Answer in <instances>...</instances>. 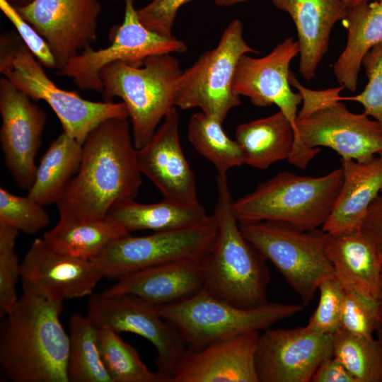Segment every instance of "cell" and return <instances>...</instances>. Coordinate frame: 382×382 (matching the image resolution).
<instances>
[{"mask_svg": "<svg viewBox=\"0 0 382 382\" xmlns=\"http://www.w3.org/2000/svg\"><path fill=\"white\" fill-rule=\"evenodd\" d=\"M127 119L106 120L88 134L79 168L57 203L59 220L103 219L115 204L136 198L142 174Z\"/></svg>", "mask_w": 382, "mask_h": 382, "instance_id": "cell-1", "label": "cell"}, {"mask_svg": "<svg viewBox=\"0 0 382 382\" xmlns=\"http://www.w3.org/2000/svg\"><path fill=\"white\" fill-rule=\"evenodd\" d=\"M62 302L23 291L5 316L0 365L13 382H69V339L61 323Z\"/></svg>", "mask_w": 382, "mask_h": 382, "instance_id": "cell-2", "label": "cell"}, {"mask_svg": "<svg viewBox=\"0 0 382 382\" xmlns=\"http://www.w3.org/2000/svg\"><path fill=\"white\" fill-rule=\"evenodd\" d=\"M233 201L226 175H218L212 214L217 232L202 260L203 289L236 306L257 308L268 303L270 274L265 257L243 236Z\"/></svg>", "mask_w": 382, "mask_h": 382, "instance_id": "cell-3", "label": "cell"}, {"mask_svg": "<svg viewBox=\"0 0 382 382\" xmlns=\"http://www.w3.org/2000/svg\"><path fill=\"white\" fill-rule=\"evenodd\" d=\"M343 181L341 168L320 177L279 173L233 201L238 222L274 221L309 231L323 226Z\"/></svg>", "mask_w": 382, "mask_h": 382, "instance_id": "cell-4", "label": "cell"}, {"mask_svg": "<svg viewBox=\"0 0 382 382\" xmlns=\"http://www.w3.org/2000/svg\"><path fill=\"white\" fill-rule=\"evenodd\" d=\"M15 32L0 37V73L31 99L46 102L56 114L63 132L81 144L88 134L103 121L129 118L122 102H96L57 86L47 75Z\"/></svg>", "mask_w": 382, "mask_h": 382, "instance_id": "cell-5", "label": "cell"}, {"mask_svg": "<svg viewBox=\"0 0 382 382\" xmlns=\"http://www.w3.org/2000/svg\"><path fill=\"white\" fill-rule=\"evenodd\" d=\"M172 54L146 58L141 66L115 62L100 72L105 101L117 97L125 104L137 149L153 137L159 124L175 106V87L182 73Z\"/></svg>", "mask_w": 382, "mask_h": 382, "instance_id": "cell-6", "label": "cell"}, {"mask_svg": "<svg viewBox=\"0 0 382 382\" xmlns=\"http://www.w3.org/2000/svg\"><path fill=\"white\" fill-rule=\"evenodd\" d=\"M160 315L184 338L187 348L199 349L241 334L265 330L301 312L303 303H267L243 308L217 298L204 289L174 303L156 305Z\"/></svg>", "mask_w": 382, "mask_h": 382, "instance_id": "cell-7", "label": "cell"}, {"mask_svg": "<svg viewBox=\"0 0 382 382\" xmlns=\"http://www.w3.org/2000/svg\"><path fill=\"white\" fill-rule=\"evenodd\" d=\"M243 236L270 260L307 306L319 284L335 278L325 252L327 233L274 221L239 222Z\"/></svg>", "mask_w": 382, "mask_h": 382, "instance_id": "cell-8", "label": "cell"}, {"mask_svg": "<svg viewBox=\"0 0 382 382\" xmlns=\"http://www.w3.org/2000/svg\"><path fill=\"white\" fill-rule=\"evenodd\" d=\"M257 52L245 42L242 22L233 20L218 45L182 71L176 82L175 106L199 108L223 124L228 112L241 104L240 96L232 89L238 61L244 54Z\"/></svg>", "mask_w": 382, "mask_h": 382, "instance_id": "cell-9", "label": "cell"}, {"mask_svg": "<svg viewBox=\"0 0 382 382\" xmlns=\"http://www.w3.org/2000/svg\"><path fill=\"white\" fill-rule=\"evenodd\" d=\"M297 137L289 162L301 169L320 151L333 149L343 159L372 160L382 151V127L364 113L350 112L340 101L297 118Z\"/></svg>", "mask_w": 382, "mask_h": 382, "instance_id": "cell-10", "label": "cell"}, {"mask_svg": "<svg viewBox=\"0 0 382 382\" xmlns=\"http://www.w3.org/2000/svg\"><path fill=\"white\" fill-rule=\"evenodd\" d=\"M217 228L213 215L204 223L183 229L144 236L122 237L92 259L103 278L119 280L137 271L166 263L203 259Z\"/></svg>", "mask_w": 382, "mask_h": 382, "instance_id": "cell-11", "label": "cell"}, {"mask_svg": "<svg viewBox=\"0 0 382 382\" xmlns=\"http://www.w3.org/2000/svg\"><path fill=\"white\" fill-rule=\"evenodd\" d=\"M124 1L123 22L110 35L111 44L97 50L92 47L87 48L59 71V74L71 78L80 90L102 93L100 72L108 64L122 62L141 66L149 57L183 53L187 50L185 42L173 35L163 36L146 28L138 17L135 0Z\"/></svg>", "mask_w": 382, "mask_h": 382, "instance_id": "cell-12", "label": "cell"}, {"mask_svg": "<svg viewBox=\"0 0 382 382\" xmlns=\"http://www.w3.org/2000/svg\"><path fill=\"white\" fill-rule=\"evenodd\" d=\"M86 316L98 328L131 332L151 342L157 352V372L170 382L187 345L180 332L160 315L156 305L133 294L104 291L91 294Z\"/></svg>", "mask_w": 382, "mask_h": 382, "instance_id": "cell-13", "label": "cell"}, {"mask_svg": "<svg viewBox=\"0 0 382 382\" xmlns=\"http://www.w3.org/2000/svg\"><path fill=\"white\" fill-rule=\"evenodd\" d=\"M333 334L306 325L269 328L260 335L255 353L259 382H310L320 364L332 356Z\"/></svg>", "mask_w": 382, "mask_h": 382, "instance_id": "cell-14", "label": "cell"}, {"mask_svg": "<svg viewBox=\"0 0 382 382\" xmlns=\"http://www.w3.org/2000/svg\"><path fill=\"white\" fill-rule=\"evenodd\" d=\"M16 8L46 40L59 71L96 41L98 0H33Z\"/></svg>", "mask_w": 382, "mask_h": 382, "instance_id": "cell-15", "label": "cell"}, {"mask_svg": "<svg viewBox=\"0 0 382 382\" xmlns=\"http://www.w3.org/2000/svg\"><path fill=\"white\" fill-rule=\"evenodd\" d=\"M0 142L7 169L18 186L28 190L47 120L44 110L8 79H0Z\"/></svg>", "mask_w": 382, "mask_h": 382, "instance_id": "cell-16", "label": "cell"}, {"mask_svg": "<svg viewBox=\"0 0 382 382\" xmlns=\"http://www.w3.org/2000/svg\"><path fill=\"white\" fill-rule=\"evenodd\" d=\"M103 275L92 260L55 250L44 238L32 243L21 263L23 291L52 301L91 295Z\"/></svg>", "mask_w": 382, "mask_h": 382, "instance_id": "cell-17", "label": "cell"}, {"mask_svg": "<svg viewBox=\"0 0 382 382\" xmlns=\"http://www.w3.org/2000/svg\"><path fill=\"white\" fill-rule=\"evenodd\" d=\"M298 54L299 43L292 37L284 39L264 57L244 54L238 61L232 82L233 92L248 98L253 105H277L292 125L295 140L298 107L302 97L291 88L289 66Z\"/></svg>", "mask_w": 382, "mask_h": 382, "instance_id": "cell-18", "label": "cell"}, {"mask_svg": "<svg viewBox=\"0 0 382 382\" xmlns=\"http://www.w3.org/2000/svg\"><path fill=\"white\" fill-rule=\"evenodd\" d=\"M142 175L158 189L163 199L183 205L199 204L195 173L181 146L180 115L174 107L151 139L137 149Z\"/></svg>", "mask_w": 382, "mask_h": 382, "instance_id": "cell-19", "label": "cell"}, {"mask_svg": "<svg viewBox=\"0 0 382 382\" xmlns=\"http://www.w3.org/2000/svg\"><path fill=\"white\" fill-rule=\"evenodd\" d=\"M259 332L249 331L199 349L187 347L170 382H259L255 367Z\"/></svg>", "mask_w": 382, "mask_h": 382, "instance_id": "cell-20", "label": "cell"}, {"mask_svg": "<svg viewBox=\"0 0 382 382\" xmlns=\"http://www.w3.org/2000/svg\"><path fill=\"white\" fill-rule=\"evenodd\" d=\"M325 252L344 289L378 300L382 284V253L361 230L328 233Z\"/></svg>", "mask_w": 382, "mask_h": 382, "instance_id": "cell-21", "label": "cell"}, {"mask_svg": "<svg viewBox=\"0 0 382 382\" xmlns=\"http://www.w3.org/2000/svg\"><path fill=\"white\" fill-rule=\"evenodd\" d=\"M275 7L293 20L299 47V72L306 81L315 77L329 47L335 24L348 11L343 0H272Z\"/></svg>", "mask_w": 382, "mask_h": 382, "instance_id": "cell-22", "label": "cell"}, {"mask_svg": "<svg viewBox=\"0 0 382 382\" xmlns=\"http://www.w3.org/2000/svg\"><path fill=\"white\" fill-rule=\"evenodd\" d=\"M203 259L143 269L125 276L105 291L133 294L154 305L178 303L203 288Z\"/></svg>", "mask_w": 382, "mask_h": 382, "instance_id": "cell-23", "label": "cell"}, {"mask_svg": "<svg viewBox=\"0 0 382 382\" xmlns=\"http://www.w3.org/2000/svg\"><path fill=\"white\" fill-rule=\"evenodd\" d=\"M343 181L330 216L322 226L328 233L360 230L369 207L382 191V158L366 162L341 158Z\"/></svg>", "mask_w": 382, "mask_h": 382, "instance_id": "cell-24", "label": "cell"}, {"mask_svg": "<svg viewBox=\"0 0 382 382\" xmlns=\"http://www.w3.org/2000/svg\"><path fill=\"white\" fill-rule=\"evenodd\" d=\"M342 22L347 41L333 65V73L341 86L354 92L364 56L382 42V0L349 8Z\"/></svg>", "mask_w": 382, "mask_h": 382, "instance_id": "cell-25", "label": "cell"}, {"mask_svg": "<svg viewBox=\"0 0 382 382\" xmlns=\"http://www.w3.org/2000/svg\"><path fill=\"white\" fill-rule=\"evenodd\" d=\"M243 161L257 169L288 159L295 141L294 129L280 110L266 117L240 124L235 131Z\"/></svg>", "mask_w": 382, "mask_h": 382, "instance_id": "cell-26", "label": "cell"}, {"mask_svg": "<svg viewBox=\"0 0 382 382\" xmlns=\"http://www.w3.org/2000/svg\"><path fill=\"white\" fill-rule=\"evenodd\" d=\"M107 216L130 233L187 228L205 222L210 215L200 204L183 205L163 199L153 204H141L134 200L119 203L112 207Z\"/></svg>", "mask_w": 382, "mask_h": 382, "instance_id": "cell-27", "label": "cell"}, {"mask_svg": "<svg viewBox=\"0 0 382 382\" xmlns=\"http://www.w3.org/2000/svg\"><path fill=\"white\" fill-rule=\"evenodd\" d=\"M82 149L71 135L59 134L41 158L28 195L43 206L57 204L79 168Z\"/></svg>", "mask_w": 382, "mask_h": 382, "instance_id": "cell-28", "label": "cell"}, {"mask_svg": "<svg viewBox=\"0 0 382 382\" xmlns=\"http://www.w3.org/2000/svg\"><path fill=\"white\" fill-rule=\"evenodd\" d=\"M129 234L118 222L106 216L80 222L59 220L53 228L45 233L43 238L58 252L92 260L111 243Z\"/></svg>", "mask_w": 382, "mask_h": 382, "instance_id": "cell-29", "label": "cell"}, {"mask_svg": "<svg viewBox=\"0 0 382 382\" xmlns=\"http://www.w3.org/2000/svg\"><path fill=\"white\" fill-rule=\"evenodd\" d=\"M69 381L112 382L101 357L98 328L87 316L74 313L69 322Z\"/></svg>", "mask_w": 382, "mask_h": 382, "instance_id": "cell-30", "label": "cell"}, {"mask_svg": "<svg viewBox=\"0 0 382 382\" xmlns=\"http://www.w3.org/2000/svg\"><path fill=\"white\" fill-rule=\"evenodd\" d=\"M187 137L197 152L214 166L218 175H226L232 168L244 164L236 141L226 135L221 122L202 112L190 117Z\"/></svg>", "mask_w": 382, "mask_h": 382, "instance_id": "cell-31", "label": "cell"}, {"mask_svg": "<svg viewBox=\"0 0 382 382\" xmlns=\"http://www.w3.org/2000/svg\"><path fill=\"white\" fill-rule=\"evenodd\" d=\"M332 356L356 382H382V345L377 337L338 328L333 333Z\"/></svg>", "mask_w": 382, "mask_h": 382, "instance_id": "cell-32", "label": "cell"}, {"mask_svg": "<svg viewBox=\"0 0 382 382\" xmlns=\"http://www.w3.org/2000/svg\"><path fill=\"white\" fill-rule=\"evenodd\" d=\"M119 334L108 327L98 328L101 357L112 382H167L158 372L151 371Z\"/></svg>", "mask_w": 382, "mask_h": 382, "instance_id": "cell-33", "label": "cell"}, {"mask_svg": "<svg viewBox=\"0 0 382 382\" xmlns=\"http://www.w3.org/2000/svg\"><path fill=\"white\" fill-rule=\"evenodd\" d=\"M50 218L44 206L30 197L0 188V224L33 235L45 228Z\"/></svg>", "mask_w": 382, "mask_h": 382, "instance_id": "cell-34", "label": "cell"}, {"mask_svg": "<svg viewBox=\"0 0 382 382\" xmlns=\"http://www.w3.org/2000/svg\"><path fill=\"white\" fill-rule=\"evenodd\" d=\"M381 326L382 316L378 300L344 289L339 328L354 334L373 336Z\"/></svg>", "mask_w": 382, "mask_h": 382, "instance_id": "cell-35", "label": "cell"}, {"mask_svg": "<svg viewBox=\"0 0 382 382\" xmlns=\"http://www.w3.org/2000/svg\"><path fill=\"white\" fill-rule=\"evenodd\" d=\"M19 231L0 224V316L5 317L18 297L16 285L21 278V263L15 245Z\"/></svg>", "mask_w": 382, "mask_h": 382, "instance_id": "cell-36", "label": "cell"}, {"mask_svg": "<svg viewBox=\"0 0 382 382\" xmlns=\"http://www.w3.org/2000/svg\"><path fill=\"white\" fill-rule=\"evenodd\" d=\"M361 64L368 80L365 88L357 96H340V101L352 100L361 103L364 113L374 117L382 127V42L366 53Z\"/></svg>", "mask_w": 382, "mask_h": 382, "instance_id": "cell-37", "label": "cell"}, {"mask_svg": "<svg viewBox=\"0 0 382 382\" xmlns=\"http://www.w3.org/2000/svg\"><path fill=\"white\" fill-rule=\"evenodd\" d=\"M318 304L306 326L325 334H333L339 328L344 289L335 278L327 279L318 286Z\"/></svg>", "mask_w": 382, "mask_h": 382, "instance_id": "cell-38", "label": "cell"}, {"mask_svg": "<svg viewBox=\"0 0 382 382\" xmlns=\"http://www.w3.org/2000/svg\"><path fill=\"white\" fill-rule=\"evenodd\" d=\"M0 9L35 59L45 67L57 69V63L44 37L25 21L8 0H0Z\"/></svg>", "mask_w": 382, "mask_h": 382, "instance_id": "cell-39", "label": "cell"}, {"mask_svg": "<svg viewBox=\"0 0 382 382\" xmlns=\"http://www.w3.org/2000/svg\"><path fill=\"white\" fill-rule=\"evenodd\" d=\"M191 0H151L137 9L138 17L149 30L166 37L173 36L174 22L180 8Z\"/></svg>", "mask_w": 382, "mask_h": 382, "instance_id": "cell-40", "label": "cell"}, {"mask_svg": "<svg viewBox=\"0 0 382 382\" xmlns=\"http://www.w3.org/2000/svg\"><path fill=\"white\" fill-rule=\"evenodd\" d=\"M289 83L302 97L303 105L298 112L297 118H304L320 108L340 101L339 93L344 89L340 86L325 90H311L301 84L292 72L289 74Z\"/></svg>", "mask_w": 382, "mask_h": 382, "instance_id": "cell-41", "label": "cell"}, {"mask_svg": "<svg viewBox=\"0 0 382 382\" xmlns=\"http://www.w3.org/2000/svg\"><path fill=\"white\" fill-rule=\"evenodd\" d=\"M311 382H356L355 379L336 357L325 359L318 367Z\"/></svg>", "mask_w": 382, "mask_h": 382, "instance_id": "cell-42", "label": "cell"}, {"mask_svg": "<svg viewBox=\"0 0 382 382\" xmlns=\"http://www.w3.org/2000/svg\"><path fill=\"white\" fill-rule=\"evenodd\" d=\"M382 253V191L369 207L361 228Z\"/></svg>", "mask_w": 382, "mask_h": 382, "instance_id": "cell-43", "label": "cell"}, {"mask_svg": "<svg viewBox=\"0 0 382 382\" xmlns=\"http://www.w3.org/2000/svg\"><path fill=\"white\" fill-rule=\"evenodd\" d=\"M245 1L247 0H214V3L219 6L228 7Z\"/></svg>", "mask_w": 382, "mask_h": 382, "instance_id": "cell-44", "label": "cell"}, {"mask_svg": "<svg viewBox=\"0 0 382 382\" xmlns=\"http://www.w3.org/2000/svg\"><path fill=\"white\" fill-rule=\"evenodd\" d=\"M374 1H379V0H343L344 3L345 4V5L347 6L348 8L358 4L369 3Z\"/></svg>", "mask_w": 382, "mask_h": 382, "instance_id": "cell-45", "label": "cell"}, {"mask_svg": "<svg viewBox=\"0 0 382 382\" xmlns=\"http://www.w3.org/2000/svg\"><path fill=\"white\" fill-rule=\"evenodd\" d=\"M15 7L24 6L30 4L33 0H8Z\"/></svg>", "mask_w": 382, "mask_h": 382, "instance_id": "cell-46", "label": "cell"}, {"mask_svg": "<svg viewBox=\"0 0 382 382\" xmlns=\"http://www.w3.org/2000/svg\"><path fill=\"white\" fill-rule=\"evenodd\" d=\"M376 337L379 340L382 345V326L376 331Z\"/></svg>", "mask_w": 382, "mask_h": 382, "instance_id": "cell-47", "label": "cell"}, {"mask_svg": "<svg viewBox=\"0 0 382 382\" xmlns=\"http://www.w3.org/2000/svg\"><path fill=\"white\" fill-rule=\"evenodd\" d=\"M378 301H379L381 311V316H382V284H381V292H380V296H379V299H378Z\"/></svg>", "mask_w": 382, "mask_h": 382, "instance_id": "cell-48", "label": "cell"}, {"mask_svg": "<svg viewBox=\"0 0 382 382\" xmlns=\"http://www.w3.org/2000/svg\"><path fill=\"white\" fill-rule=\"evenodd\" d=\"M382 158V151L378 154Z\"/></svg>", "mask_w": 382, "mask_h": 382, "instance_id": "cell-49", "label": "cell"}, {"mask_svg": "<svg viewBox=\"0 0 382 382\" xmlns=\"http://www.w3.org/2000/svg\"><path fill=\"white\" fill-rule=\"evenodd\" d=\"M112 1H117V0H112Z\"/></svg>", "mask_w": 382, "mask_h": 382, "instance_id": "cell-50", "label": "cell"}]
</instances>
